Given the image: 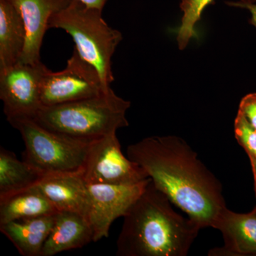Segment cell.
Instances as JSON below:
<instances>
[{
	"instance_id": "obj_21",
	"label": "cell",
	"mask_w": 256,
	"mask_h": 256,
	"mask_svg": "<svg viewBox=\"0 0 256 256\" xmlns=\"http://www.w3.org/2000/svg\"><path fill=\"white\" fill-rule=\"evenodd\" d=\"M230 6L235 8H242L248 10L250 14V23L256 28V3L254 4H244L240 2H228Z\"/></svg>"
},
{
	"instance_id": "obj_10",
	"label": "cell",
	"mask_w": 256,
	"mask_h": 256,
	"mask_svg": "<svg viewBox=\"0 0 256 256\" xmlns=\"http://www.w3.org/2000/svg\"><path fill=\"white\" fill-rule=\"evenodd\" d=\"M72 0H11L22 18L26 30V43L20 62H41L40 50L48 30L52 15L63 9Z\"/></svg>"
},
{
	"instance_id": "obj_1",
	"label": "cell",
	"mask_w": 256,
	"mask_h": 256,
	"mask_svg": "<svg viewBox=\"0 0 256 256\" xmlns=\"http://www.w3.org/2000/svg\"><path fill=\"white\" fill-rule=\"evenodd\" d=\"M127 156L202 228H213L220 212L226 208L220 180L182 138H144L128 146Z\"/></svg>"
},
{
	"instance_id": "obj_15",
	"label": "cell",
	"mask_w": 256,
	"mask_h": 256,
	"mask_svg": "<svg viewBox=\"0 0 256 256\" xmlns=\"http://www.w3.org/2000/svg\"><path fill=\"white\" fill-rule=\"evenodd\" d=\"M26 43L22 18L11 0H0V70L20 62Z\"/></svg>"
},
{
	"instance_id": "obj_11",
	"label": "cell",
	"mask_w": 256,
	"mask_h": 256,
	"mask_svg": "<svg viewBox=\"0 0 256 256\" xmlns=\"http://www.w3.org/2000/svg\"><path fill=\"white\" fill-rule=\"evenodd\" d=\"M213 228L222 232L224 246L208 252L212 256H238L256 254V215L238 214L225 208Z\"/></svg>"
},
{
	"instance_id": "obj_25",
	"label": "cell",
	"mask_w": 256,
	"mask_h": 256,
	"mask_svg": "<svg viewBox=\"0 0 256 256\" xmlns=\"http://www.w3.org/2000/svg\"><path fill=\"white\" fill-rule=\"evenodd\" d=\"M250 162H254L256 164V156H248Z\"/></svg>"
},
{
	"instance_id": "obj_20",
	"label": "cell",
	"mask_w": 256,
	"mask_h": 256,
	"mask_svg": "<svg viewBox=\"0 0 256 256\" xmlns=\"http://www.w3.org/2000/svg\"><path fill=\"white\" fill-rule=\"evenodd\" d=\"M252 127L256 129V94L244 96L239 105V110Z\"/></svg>"
},
{
	"instance_id": "obj_18",
	"label": "cell",
	"mask_w": 256,
	"mask_h": 256,
	"mask_svg": "<svg viewBox=\"0 0 256 256\" xmlns=\"http://www.w3.org/2000/svg\"><path fill=\"white\" fill-rule=\"evenodd\" d=\"M214 0H181L180 9L182 12L181 24L178 32V46L180 50L188 46L192 38L196 36V24L207 6Z\"/></svg>"
},
{
	"instance_id": "obj_14",
	"label": "cell",
	"mask_w": 256,
	"mask_h": 256,
	"mask_svg": "<svg viewBox=\"0 0 256 256\" xmlns=\"http://www.w3.org/2000/svg\"><path fill=\"white\" fill-rule=\"evenodd\" d=\"M56 214L2 224L0 232L12 242L22 256H40L54 224Z\"/></svg>"
},
{
	"instance_id": "obj_9",
	"label": "cell",
	"mask_w": 256,
	"mask_h": 256,
	"mask_svg": "<svg viewBox=\"0 0 256 256\" xmlns=\"http://www.w3.org/2000/svg\"><path fill=\"white\" fill-rule=\"evenodd\" d=\"M150 181V178L132 185L87 184L89 202L86 217L94 233V242L108 237L114 220L126 215Z\"/></svg>"
},
{
	"instance_id": "obj_5",
	"label": "cell",
	"mask_w": 256,
	"mask_h": 256,
	"mask_svg": "<svg viewBox=\"0 0 256 256\" xmlns=\"http://www.w3.org/2000/svg\"><path fill=\"white\" fill-rule=\"evenodd\" d=\"M10 124L22 137L23 160L42 174H82L94 140L78 139L42 127L32 118Z\"/></svg>"
},
{
	"instance_id": "obj_2",
	"label": "cell",
	"mask_w": 256,
	"mask_h": 256,
	"mask_svg": "<svg viewBox=\"0 0 256 256\" xmlns=\"http://www.w3.org/2000/svg\"><path fill=\"white\" fill-rule=\"evenodd\" d=\"M150 181L124 216L118 256H186L202 227Z\"/></svg>"
},
{
	"instance_id": "obj_16",
	"label": "cell",
	"mask_w": 256,
	"mask_h": 256,
	"mask_svg": "<svg viewBox=\"0 0 256 256\" xmlns=\"http://www.w3.org/2000/svg\"><path fill=\"white\" fill-rule=\"evenodd\" d=\"M60 212L37 185L0 196V224Z\"/></svg>"
},
{
	"instance_id": "obj_7",
	"label": "cell",
	"mask_w": 256,
	"mask_h": 256,
	"mask_svg": "<svg viewBox=\"0 0 256 256\" xmlns=\"http://www.w3.org/2000/svg\"><path fill=\"white\" fill-rule=\"evenodd\" d=\"M48 70L41 62L18 64L0 70V99L8 122L34 119L42 107L41 88Z\"/></svg>"
},
{
	"instance_id": "obj_19",
	"label": "cell",
	"mask_w": 256,
	"mask_h": 256,
	"mask_svg": "<svg viewBox=\"0 0 256 256\" xmlns=\"http://www.w3.org/2000/svg\"><path fill=\"white\" fill-rule=\"evenodd\" d=\"M235 136L248 156H256V129L238 111L234 122Z\"/></svg>"
},
{
	"instance_id": "obj_26",
	"label": "cell",
	"mask_w": 256,
	"mask_h": 256,
	"mask_svg": "<svg viewBox=\"0 0 256 256\" xmlns=\"http://www.w3.org/2000/svg\"><path fill=\"white\" fill-rule=\"evenodd\" d=\"M252 213H254L256 215V208H254V210H252Z\"/></svg>"
},
{
	"instance_id": "obj_13",
	"label": "cell",
	"mask_w": 256,
	"mask_h": 256,
	"mask_svg": "<svg viewBox=\"0 0 256 256\" xmlns=\"http://www.w3.org/2000/svg\"><path fill=\"white\" fill-rule=\"evenodd\" d=\"M36 185L60 212L86 216L89 192L82 174L44 175Z\"/></svg>"
},
{
	"instance_id": "obj_24",
	"label": "cell",
	"mask_w": 256,
	"mask_h": 256,
	"mask_svg": "<svg viewBox=\"0 0 256 256\" xmlns=\"http://www.w3.org/2000/svg\"><path fill=\"white\" fill-rule=\"evenodd\" d=\"M238 2L244 3V4H254V3H256V0H239Z\"/></svg>"
},
{
	"instance_id": "obj_23",
	"label": "cell",
	"mask_w": 256,
	"mask_h": 256,
	"mask_svg": "<svg viewBox=\"0 0 256 256\" xmlns=\"http://www.w3.org/2000/svg\"><path fill=\"white\" fill-rule=\"evenodd\" d=\"M252 166V174H254V184H255V190L256 195V164L254 162H250Z\"/></svg>"
},
{
	"instance_id": "obj_22",
	"label": "cell",
	"mask_w": 256,
	"mask_h": 256,
	"mask_svg": "<svg viewBox=\"0 0 256 256\" xmlns=\"http://www.w3.org/2000/svg\"><path fill=\"white\" fill-rule=\"evenodd\" d=\"M87 6L102 11L108 0H79Z\"/></svg>"
},
{
	"instance_id": "obj_6",
	"label": "cell",
	"mask_w": 256,
	"mask_h": 256,
	"mask_svg": "<svg viewBox=\"0 0 256 256\" xmlns=\"http://www.w3.org/2000/svg\"><path fill=\"white\" fill-rule=\"evenodd\" d=\"M110 88L104 87L97 70L74 48L64 70H47L42 84V105L48 107L84 100Z\"/></svg>"
},
{
	"instance_id": "obj_8",
	"label": "cell",
	"mask_w": 256,
	"mask_h": 256,
	"mask_svg": "<svg viewBox=\"0 0 256 256\" xmlns=\"http://www.w3.org/2000/svg\"><path fill=\"white\" fill-rule=\"evenodd\" d=\"M82 176L86 184L112 185L136 184L150 178L140 165L122 154L117 132L92 142Z\"/></svg>"
},
{
	"instance_id": "obj_4",
	"label": "cell",
	"mask_w": 256,
	"mask_h": 256,
	"mask_svg": "<svg viewBox=\"0 0 256 256\" xmlns=\"http://www.w3.org/2000/svg\"><path fill=\"white\" fill-rule=\"evenodd\" d=\"M60 28L68 34L80 56L98 72L106 88L114 82L112 57L122 40L118 30L106 22L101 10L88 8L79 0H72L52 15L48 28Z\"/></svg>"
},
{
	"instance_id": "obj_3",
	"label": "cell",
	"mask_w": 256,
	"mask_h": 256,
	"mask_svg": "<svg viewBox=\"0 0 256 256\" xmlns=\"http://www.w3.org/2000/svg\"><path fill=\"white\" fill-rule=\"evenodd\" d=\"M130 102L109 89L100 95L54 106H42L34 120L42 127L78 139L94 140L129 126Z\"/></svg>"
},
{
	"instance_id": "obj_12",
	"label": "cell",
	"mask_w": 256,
	"mask_h": 256,
	"mask_svg": "<svg viewBox=\"0 0 256 256\" xmlns=\"http://www.w3.org/2000/svg\"><path fill=\"white\" fill-rule=\"evenodd\" d=\"M90 242H94V233L85 216L78 212H58L40 256L82 248Z\"/></svg>"
},
{
	"instance_id": "obj_17",
	"label": "cell",
	"mask_w": 256,
	"mask_h": 256,
	"mask_svg": "<svg viewBox=\"0 0 256 256\" xmlns=\"http://www.w3.org/2000/svg\"><path fill=\"white\" fill-rule=\"evenodd\" d=\"M44 175L26 162L20 161L14 152L0 148V196L31 188Z\"/></svg>"
}]
</instances>
